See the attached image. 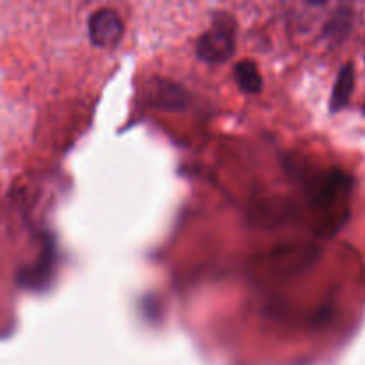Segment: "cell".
<instances>
[{
	"label": "cell",
	"mask_w": 365,
	"mask_h": 365,
	"mask_svg": "<svg viewBox=\"0 0 365 365\" xmlns=\"http://www.w3.org/2000/svg\"><path fill=\"white\" fill-rule=\"evenodd\" d=\"M235 24L228 14H220L212 27L203 32L196 43V56L209 64H221L234 56Z\"/></svg>",
	"instance_id": "obj_1"
},
{
	"label": "cell",
	"mask_w": 365,
	"mask_h": 365,
	"mask_svg": "<svg viewBox=\"0 0 365 365\" xmlns=\"http://www.w3.org/2000/svg\"><path fill=\"white\" fill-rule=\"evenodd\" d=\"M125 34V25L114 9L103 7L95 11L88 20L89 41L98 48H114Z\"/></svg>",
	"instance_id": "obj_2"
},
{
	"label": "cell",
	"mask_w": 365,
	"mask_h": 365,
	"mask_svg": "<svg viewBox=\"0 0 365 365\" xmlns=\"http://www.w3.org/2000/svg\"><path fill=\"white\" fill-rule=\"evenodd\" d=\"M353 86H355V70H353V64L348 63L342 66L341 73H339L337 81H335L334 93H331L330 109L334 110V113L341 110L342 107L349 102L353 93Z\"/></svg>",
	"instance_id": "obj_3"
},
{
	"label": "cell",
	"mask_w": 365,
	"mask_h": 365,
	"mask_svg": "<svg viewBox=\"0 0 365 365\" xmlns=\"http://www.w3.org/2000/svg\"><path fill=\"white\" fill-rule=\"evenodd\" d=\"M234 78L237 82L239 88L242 91L250 93V95H257L262 89V75H260L259 66L253 61L245 59L241 63L235 64L234 68Z\"/></svg>",
	"instance_id": "obj_4"
},
{
	"label": "cell",
	"mask_w": 365,
	"mask_h": 365,
	"mask_svg": "<svg viewBox=\"0 0 365 365\" xmlns=\"http://www.w3.org/2000/svg\"><path fill=\"white\" fill-rule=\"evenodd\" d=\"M351 20H353L351 9L344 7V9L337 11V13L331 16V20L324 25V36L334 39V41H341V39H344L346 36L349 34Z\"/></svg>",
	"instance_id": "obj_5"
}]
</instances>
